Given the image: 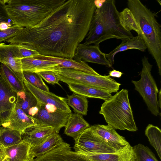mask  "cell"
<instances>
[{
	"label": "cell",
	"mask_w": 161,
	"mask_h": 161,
	"mask_svg": "<svg viewBox=\"0 0 161 161\" xmlns=\"http://www.w3.org/2000/svg\"><path fill=\"white\" fill-rule=\"evenodd\" d=\"M74 139V148L76 152L110 153L117 151L95 136L90 126Z\"/></svg>",
	"instance_id": "ba28073f"
},
{
	"label": "cell",
	"mask_w": 161,
	"mask_h": 161,
	"mask_svg": "<svg viewBox=\"0 0 161 161\" xmlns=\"http://www.w3.org/2000/svg\"><path fill=\"white\" fill-rule=\"evenodd\" d=\"M23 82L27 88L35 97L38 102L44 104H52L58 109L71 113L66 98L59 97L50 92L38 89L24 78Z\"/></svg>",
	"instance_id": "5bb4252c"
},
{
	"label": "cell",
	"mask_w": 161,
	"mask_h": 161,
	"mask_svg": "<svg viewBox=\"0 0 161 161\" xmlns=\"http://www.w3.org/2000/svg\"><path fill=\"white\" fill-rule=\"evenodd\" d=\"M98 9L104 41L115 38L122 41L133 37L130 31L125 30L121 25L119 12L116 8L114 0H106L102 6Z\"/></svg>",
	"instance_id": "52a82bcc"
},
{
	"label": "cell",
	"mask_w": 161,
	"mask_h": 161,
	"mask_svg": "<svg viewBox=\"0 0 161 161\" xmlns=\"http://www.w3.org/2000/svg\"><path fill=\"white\" fill-rule=\"evenodd\" d=\"M67 0H3L12 25L32 27L61 7Z\"/></svg>",
	"instance_id": "7a4b0ae2"
},
{
	"label": "cell",
	"mask_w": 161,
	"mask_h": 161,
	"mask_svg": "<svg viewBox=\"0 0 161 161\" xmlns=\"http://www.w3.org/2000/svg\"><path fill=\"white\" fill-rule=\"evenodd\" d=\"M9 20L10 19L7 13L3 0H0V23L2 22H9Z\"/></svg>",
	"instance_id": "8d00e7d4"
},
{
	"label": "cell",
	"mask_w": 161,
	"mask_h": 161,
	"mask_svg": "<svg viewBox=\"0 0 161 161\" xmlns=\"http://www.w3.org/2000/svg\"><path fill=\"white\" fill-rule=\"evenodd\" d=\"M106 0H94V3L97 8L101 7Z\"/></svg>",
	"instance_id": "60d3db41"
},
{
	"label": "cell",
	"mask_w": 161,
	"mask_h": 161,
	"mask_svg": "<svg viewBox=\"0 0 161 161\" xmlns=\"http://www.w3.org/2000/svg\"><path fill=\"white\" fill-rule=\"evenodd\" d=\"M119 19L121 25L125 30L128 31L133 30L137 33L138 35H141L139 25L129 8H125L119 12Z\"/></svg>",
	"instance_id": "f546056e"
},
{
	"label": "cell",
	"mask_w": 161,
	"mask_h": 161,
	"mask_svg": "<svg viewBox=\"0 0 161 161\" xmlns=\"http://www.w3.org/2000/svg\"><path fill=\"white\" fill-rule=\"evenodd\" d=\"M90 126L82 115L71 113L65 126L64 133L74 139Z\"/></svg>",
	"instance_id": "cb8c5ba5"
},
{
	"label": "cell",
	"mask_w": 161,
	"mask_h": 161,
	"mask_svg": "<svg viewBox=\"0 0 161 161\" xmlns=\"http://www.w3.org/2000/svg\"><path fill=\"white\" fill-rule=\"evenodd\" d=\"M30 158L28 161H33L34 158L30 157Z\"/></svg>",
	"instance_id": "7bdbcfd3"
},
{
	"label": "cell",
	"mask_w": 161,
	"mask_h": 161,
	"mask_svg": "<svg viewBox=\"0 0 161 161\" xmlns=\"http://www.w3.org/2000/svg\"><path fill=\"white\" fill-rule=\"evenodd\" d=\"M161 89L159 90V91H158V106L160 108H161Z\"/></svg>",
	"instance_id": "b9f144b4"
},
{
	"label": "cell",
	"mask_w": 161,
	"mask_h": 161,
	"mask_svg": "<svg viewBox=\"0 0 161 161\" xmlns=\"http://www.w3.org/2000/svg\"><path fill=\"white\" fill-rule=\"evenodd\" d=\"M127 3L139 27L140 36L155 59L161 75V25L155 18L156 14L139 0H128Z\"/></svg>",
	"instance_id": "3957f363"
},
{
	"label": "cell",
	"mask_w": 161,
	"mask_h": 161,
	"mask_svg": "<svg viewBox=\"0 0 161 161\" xmlns=\"http://www.w3.org/2000/svg\"><path fill=\"white\" fill-rule=\"evenodd\" d=\"M94 0H67L32 27L23 28L6 42L20 44L41 55L73 58L86 37L96 9Z\"/></svg>",
	"instance_id": "6da1fadb"
},
{
	"label": "cell",
	"mask_w": 161,
	"mask_h": 161,
	"mask_svg": "<svg viewBox=\"0 0 161 161\" xmlns=\"http://www.w3.org/2000/svg\"><path fill=\"white\" fill-rule=\"evenodd\" d=\"M36 73L48 83L53 85L57 84L60 85L59 83V79L52 71H44Z\"/></svg>",
	"instance_id": "d590c367"
},
{
	"label": "cell",
	"mask_w": 161,
	"mask_h": 161,
	"mask_svg": "<svg viewBox=\"0 0 161 161\" xmlns=\"http://www.w3.org/2000/svg\"><path fill=\"white\" fill-rule=\"evenodd\" d=\"M17 94L16 105L27 115L31 108L38 105L36 98L27 88L25 91L17 92Z\"/></svg>",
	"instance_id": "4316f807"
},
{
	"label": "cell",
	"mask_w": 161,
	"mask_h": 161,
	"mask_svg": "<svg viewBox=\"0 0 161 161\" xmlns=\"http://www.w3.org/2000/svg\"><path fill=\"white\" fill-rule=\"evenodd\" d=\"M64 141L58 133L54 131L39 145L31 147L30 157L34 158L48 152L56 146Z\"/></svg>",
	"instance_id": "d4e9b609"
},
{
	"label": "cell",
	"mask_w": 161,
	"mask_h": 161,
	"mask_svg": "<svg viewBox=\"0 0 161 161\" xmlns=\"http://www.w3.org/2000/svg\"><path fill=\"white\" fill-rule=\"evenodd\" d=\"M59 80L69 85L80 84L93 86L110 93L116 92L121 84L108 75H96L57 66L52 70Z\"/></svg>",
	"instance_id": "5b68a950"
},
{
	"label": "cell",
	"mask_w": 161,
	"mask_h": 161,
	"mask_svg": "<svg viewBox=\"0 0 161 161\" xmlns=\"http://www.w3.org/2000/svg\"><path fill=\"white\" fill-rule=\"evenodd\" d=\"M24 27L15 25H12L7 29L0 30V43L7 41L8 39L16 35Z\"/></svg>",
	"instance_id": "e575fe53"
},
{
	"label": "cell",
	"mask_w": 161,
	"mask_h": 161,
	"mask_svg": "<svg viewBox=\"0 0 161 161\" xmlns=\"http://www.w3.org/2000/svg\"><path fill=\"white\" fill-rule=\"evenodd\" d=\"M0 159H7L6 157L5 148L0 144Z\"/></svg>",
	"instance_id": "f35d334b"
},
{
	"label": "cell",
	"mask_w": 161,
	"mask_h": 161,
	"mask_svg": "<svg viewBox=\"0 0 161 161\" xmlns=\"http://www.w3.org/2000/svg\"><path fill=\"white\" fill-rule=\"evenodd\" d=\"M67 104L73 109L75 113L86 115L88 101L86 97L75 93L71 95H67Z\"/></svg>",
	"instance_id": "83f0119b"
},
{
	"label": "cell",
	"mask_w": 161,
	"mask_h": 161,
	"mask_svg": "<svg viewBox=\"0 0 161 161\" xmlns=\"http://www.w3.org/2000/svg\"><path fill=\"white\" fill-rule=\"evenodd\" d=\"M40 103L38 111L33 117L37 120V124L51 127L55 132L58 133L61 129L65 126L72 113L58 108L54 111H49L45 108L43 104Z\"/></svg>",
	"instance_id": "30bf717a"
},
{
	"label": "cell",
	"mask_w": 161,
	"mask_h": 161,
	"mask_svg": "<svg viewBox=\"0 0 161 161\" xmlns=\"http://www.w3.org/2000/svg\"><path fill=\"white\" fill-rule=\"evenodd\" d=\"M54 131L51 127L37 124L27 129L22 139L29 141L31 147L40 145Z\"/></svg>",
	"instance_id": "d6986e66"
},
{
	"label": "cell",
	"mask_w": 161,
	"mask_h": 161,
	"mask_svg": "<svg viewBox=\"0 0 161 161\" xmlns=\"http://www.w3.org/2000/svg\"><path fill=\"white\" fill-rule=\"evenodd\" d=\"M22 135L18 131L1 127L0 144L5 148L16 144L22 140Z\"/></svg>",
	"instance_id": "f1b7e54d"
},
{
	"label": "cell",
	"mask_w": 161,
	"mask_h": 161,
	"mask_svg": "<svg viewBox=\"0 0 161 161\" xmlns=\"http://www.w3.org/2000/svg\"><path fill=\"white\" fill-rule=\"evenodd\" d=\"M123 73L119 71L113 69V70L110 71L109 72L108 75L114 77L119 78L121 77Z\"/></svg>",
	"instance_id": "74e56055"
},
{
	"label": "cell",
	"mask_w": 161,
	"mask_h": 161,
	"mask_svg": "<svg viewBox=\"0 0 161 161\" xmlns=\"http://www.w3.org/2000/svg\"><path fill=\"white\" fill-rule=\"evenodd\" d=\"M0 63L8 67L23 81L24 78L21 59L16 57L12 51L9 45L0 43Z\"/></svg>",
	"instance_id": "ac0fdd59"
},
{
	"label": "cell",
	"mask_w": 161,
	"mask_h": 161,
	"mask_svg": "<svg viewBox=\"0 0 161 161\" xmlns=\"http://www.w3.org/2000/svg\"><path fill=\"white\" fill-rule=\"evenodd\" d=\"M74 59L104 65L112 67V65L107 59L105 54L100 50L99 45H86L80 43L77 46Z\"/></svg>",
	"instance_id": "7c38bea8"
},
{
	"label": "cell",
	"mask_w": 161,
	"mask_h": 161,
	"mask_svg": "<svg viewBox=\"0 0 161 161\" xmlns=\"http://www.w3.org/2000/svg\"><path fill=\"white\" fill-rule=\"evenodd\" d=\"M90 127L95 136L117 151L123 149L129 143L124 137L108 125L98 124Z\"/></svg>",
	"instance_id": "4fadbf2b"
},
{
	"label": "cell",
	"mask_w": 161,
	"mask_h": 161,
	"mask_svg": "<svg viewBox=\"0 0 161 161\" xmlns=\"http://www.w3.org/2000/svg\"><path fill=\"white\" fill-rule=\"evenodd\" d=\"M0 73L7 83L16 93L26 89L23 81L8 67L2 63L0 64Z\"/></svg>",
	"instance_id": "484cf974"
},
{
	"label": "cell",
	"mask_w": 161,
	"mask_h": 161,
	"mask_svg": "<svg viewBox=\"0 0 161 161\" xmlns=\"http://www.w3.org/2000/svg\"><path fill=\"white\" fill-rule=\"evenodd\" d=\"M135 155L134 161H159L147 146L139 143L133 147Z\"/></svg>",
	"instance_id": "1f68e13d"
},
{
	"label": "cell",
	"mask_w": 161,
	"mask_h": 161,
	"mask_svg": "<svg viewBox=\"0 0 161 161\" xmlns=\"http://www.w3.org/2000/svg\"><path fill=\"white\" fill-rule=\"evenodd\" d=\"M33 161H92L71 149L70 145L64 142L44 154L34 159Z\"/></svg>",
	"instance_id": "8fae6325"
},
{
	"label": "cell",
	"mask_w": 161,
	"mask_h": 161,
	"mask_svg": "<svg viewBox=\"0 0 161 161\" xmlns=\"http://www.w3.org/2000/svg\"><path fill=\"white\" fill-rule=\"evenodd\" d=\"M33 58L36 59L55 62L58 64V67L61 68L72 69L93 75H100L83 61L79 62L71 58L43 55L39 54H37Z\"/></svg>",
	"instance_id": "e0dca14e"
},
{
	"label": "cell",
	"mask_w": 161,
	"mask_h": 161,
	"mask_svg": "<svg viewBox=\"0 0 161 161\" xmlns=\"http://www.w3.org/2000/svg\"><path fill=\"white\" fill-rule=\"evenodd\" d=\"M23 74L24 79L35 87L43 91L50 92L49 88L37 73L23 72Z\"/></svg>",
	"instance_id": "836d02e7"
},
{
	"label": "cell",
	"mask_w": 161,
	"mask_h": 161,
	"mask_svg": "<svg viewBox=\"0 0 161 161\" xmlns=\"http://www.w3.org/2000/svg\"><path fill=\"white\" fill-rule=\"evenodd\" d=\"M17 93L7 83L0 73V127L5 128L15 106Z\"/></svg>",
	"instance_id": "9c48e42d"
},
{
	"label": "cell",
	"mask_w": 161,
	"mask_h": 161,
	"mask_svg": "<svg viewBox=\"0 0 161 161\" xmlns=\"http://www.w3.org/2000/svg\"><path fill=\"white\" fill-rule=\"evenodd\" d=\"M136 49L143 52L147 49L142 37L140 35L122 41L121 43L109 53L105 54L107 59L112 65L114 64V57L118 53L130 49Z\"/></svg>",
	"instance_id": "ffe728a7"
},
{
	"label": "cell",
	"mask_w": 161,
	"mask_h": 161,
	"mask_svg": "<svg viewBox=\"0 0 161 161\" xmlns=\"http://www.w3.org/2000/svg\"><path fill=\"white\" fill-rule=\"evenodd\" d=\"M31 147L29 141L23 139L19 142L5 148L8 161H28Z\"/></svg>",
	"instance_id": "44dd1931"
},
{
	"label": "cell",
	"mask_w": 161,
	"mask_h": 161,
	"mask_svg": "<svg viewBox=\"0 0 161 161\" xmlns=\"http://www.w3.org/2000/svg\"><path fill=\"white\" fill-rule=\"evenodd\" d=\"M9 45L14 55L21 59L29 57L33 58L39 54L37 51L22 44H9Z\"/></svg>",
	"instance_id": "d6a6232c"
},
{
	"label": "cell",
	"mask_w": 161,
	"mask_h": 161,
	"mask_svg": "<svg viewBox=\"0 0 161 161\" xmlns=\"http://www.w3.org/2000/svg\"><path fill=\"white\" fill-rule=\"evenodd\" d=\"M145 135L150 144L156 151L159 158L161 159V130L158 127L148 124L145 130Z\"/></svg>",
	"instance_id": "4dcf8cb0"
},
{
	"label": "cell",
	"mask_w": 161,
	"mask_h": 161,
	"mask_svg": "<svg viewBox=\"0 0 161 161\" xmlns=\"http://www.w3.org/2000/svg\"><path fill=\"white\" fill-rule=\"evenodd\" d=\"M68 85L70 90L87 97L99 98L104 101L111 96V93L99 88L80 84L70 83Z\"/></svg>",
	"instance_id": "7402d4cb"
},
{
	"label": "cell",
	"mask_w": 161,
	"mask_h": 161,
	"mask_svg": "<svg viewBox=\"0 0 161 161\" xmlns=\"http://www.w3.org/2000/svg\"><path fill=\"white\" fill-rule=\"evenodd\" d=\"M23 72L38 73L41 71L52 70L59 66L58 63L52 61L29 57L21 59Z\"/></svg>",
	"instance_id": "603a6c76"
},
{
	"label": "cell",
	"mask_w": 161,
	"mask_h": 161,
	"mask_svg": "<svg viewBox=\"0 0 161 161\" xmlns=\"http://www.w3.org/2000/svg\"><path fill=\"white\" fill-rule=\"evenodd\" d=\"M77 152L92 161H134L135 158L133 147L129 143L123 149L113 153Z\"/></svg>",
	"instance_id": "9a60e30c"
},
{
	"label": "cell",
	"mask_w": 161,
	"mask_h": 161,
	"mask_svg": "<svg viewBox=\"0 0 161 161\" xmlns=\"http://www.w3.org/2000/svg\"><path fill=\"white\" fill-rule=\"evenodd\" d=\"M37 123L35 118L27 115L16 104L9 122L5 128L18 131L22 136L27 129Z\"/></svg>",
	"instance_id": "2e32d148"
},
{
	"label": "cell",
	"mask_w": 161,
	"mask_h": 161,
	"mask_svg": "<svg viewBox=\"0 0 161 161\" xmlns=\"http://www.w3.org/2000/svg\"><path fill=\"white\" fill-rule=\"evenodd\" d=\"M128 91L122 89L102 104L99 113L115 130L136 131L138 128L130 103Z\"/></svg>",
	"instance_id": "277c9868"
},
{
	"label": "cell",
	"mask_w": 161,
	"mask_h": 161,
	"mask_svg": "<svg viewBox=\"0 0 161 161\" xmlns=\"http://www.w3.org/2000/svg\"><path fill=\"white\" fill-rule=\"evenodd\" d=\"M142 64L140 79L138 81L132 80L131 82L135 90L143 98L148 109L152 114L157 116L160 114L157 99L158 90L151 74L153 66L145 56L142 58Z\"/></svg>",
	"instance_id": "8992f818"
},
{
	"label": "cell",
	"mask_w": 161,
	"mask_h": 161,
	"mask_svg": "<svg viewBox=\"0 0 161 161\" xmlns=\"http://www.w3.org/2000/svg\"><path fill=\"white\" fill-rule=\"evenodd\" d=\"M0 129H1V127H0Z\"/></svg>",
	"instance_id": "ee69618b"
},
{
	"label": "cell",
	"mask_w": 161,
	"mask_h": 161,
	"mask_svg": "<svg viewBox=\"0 0 161 161\" xmlns=\"http://www.w3.org/2000/svg\"><path fill=\"white\" fill-rule=\"evenodd\" d=\"M9 22H2L0 23V30H3L8 29L12 26Z\"/></svg>",
	"instance_id": "ab89813d"
}]
</instances>
